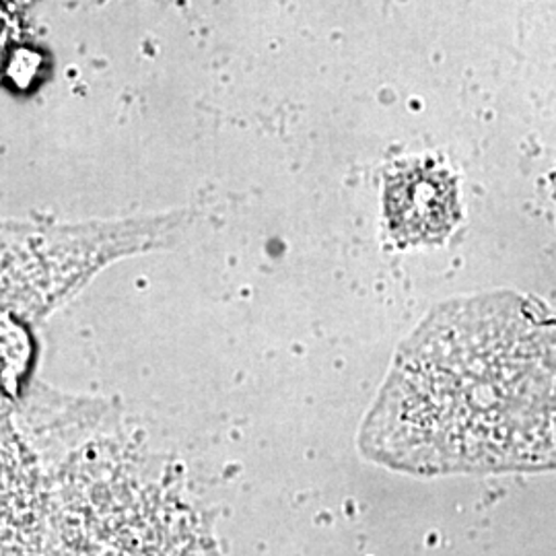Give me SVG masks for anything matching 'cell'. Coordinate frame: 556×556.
Here are the masks:
<instances>
[{
    "mask_svg": "<svg viewBox=\"0 0 556 556\" xmlns=\"http://www.w3.org/2000/svg\"><path fill=\"white\" fill-rule=\"evenodd\" d=\"M386 223L397 245H433L459 220L456 179L435 161H410L386 179Z\"/></svg>",
    "mask_w": 556,
    "mask_h": 556,
    "instance_id": "cell-2",
    "label": "cell"
},
{
    "mask_svg": "<svg viewBox=\"0 0 556 556\" xmlns=\"http://www.w3.org/2000/svg\"><path fill=\"white\" fill-rule=\"evenodd\" d=\"M15 36V25L7 11L0 7V77L7 71V64L11 60V41Z\"/></svg>",
    "mask_w": 556,
    "mask_h": 556,
    "instance_id": "cell-3",
    "label": "cell"
},
{
    "mask_svg": "<svg viewBox=\"0 0 556 556\" xmlns=\"http://www.w3.org/2000/svg\"><path fill=\"white\" fill-rule=\"evenodd\" d=\"M397 472H540L555 466V324L519 293L445 301L397 346L358 433Z\"/></svg>",
    "mask_w": 556,
    "mask_h": 556,
    "instance_id": "cell-1",
    "label": "cell"
},
{
    "mask_svg": "<svg viewBox=\"0 0 556 556\" xmlns=\"http://www.w3.org/2000/svg\"><path fill=\"white\" fill-rule=\"evenodd\" d=\"M4 7H9V9H21V7H27V4H31L34 0H0Z\"/></svg>",
    "mask_w": 556,
    "mask_h": 556,
    "instance_id": "cell-4",
    "label": "cell"
}]
</instances>
